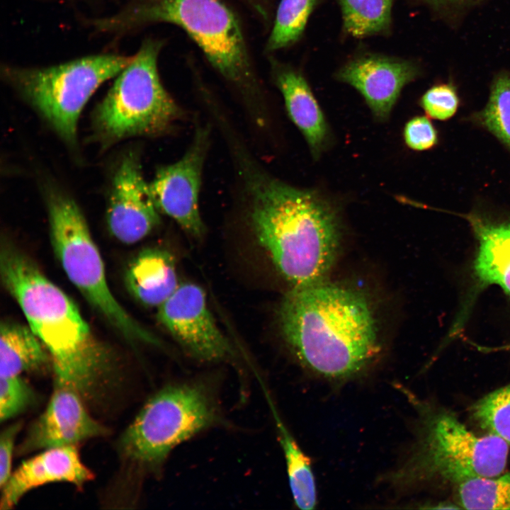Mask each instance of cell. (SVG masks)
Masks as SVG:
<instances>
[{
	"instance_id": "44dd1931",
	"label": "cell",
	"mask_w": 510,
	"mask_h": 510,
	"mask_svg": "<svg viewBox=\"0 0 510 510\" xmlns=\"http://www.w3.org/2000/svg\"><path fill=\"white\" fill-rule=\"evenodd\" d=\"M343 30L356 38L385 35L392 24L393 0H336Z\"/></svg>"
},
{
	"instance_id": "484cf974",
	"label": "cell",
	"mask_w": 510,
	"mask_h": 510,
	"mask_svg": "<svg viewBox=\"0 0 510 510\" xmlns=\"http://www.w3.org/2000/svg\"><path fill=\"white\" fill-rule=\"evenodd\" d=\"M33 388L21 375L0 378V421L23 412L35 402Z\"/></svg>"
},
{
	"instance_id": "ba28073f",
	"label": "cell",
	"mask_w": 510,
	"mask_h": 510,
	"mask_svg": "<svg viewBox=\"0 0 510 510\" xmlns=\"http://www.w3.org/2000/svg\"><path fill=\"white\" fill-rule=\"evenodd\" d=\"M132 58L101 54L47 67L6 65L1 74L64 141L72 144L85 104L99 86L117 76Z\"/></svg>"
},
{
	"instance_id": "8fae6325",
	"label": "cell",
	"mask_w": 510,
	"mask_h": 510,
	"mask_svg": "<svg viewBox=\"0 0 510 510\" xmlns=\"http://www.w3.org/2000/svg\"><path fill=\"white\" fill-rule=\"evenodd\" d=\"M158 308L157 317L176 341L193 358L206 362L233 355L228 340L208 309L198 285L183 283Z\"/></svg>"
},
{
	"instance_id": "9c48e42d",
	"label": "cell",
	"mask_w": 510,
	"mask_h": 510,
	"mask_svg": "<svg viewBox=\"0 0 510 510\" xmlns=\"http://www.w3.org/2000/svg\"><path fill=\"white\" fill-rule=\"evenodd\" d=\"M53 251L72 283L125 337L160 346V341L120 305L108 286L104 264L75 201L58 191L47 200Z\"/></svg>"
},
{
	"instance_id": "30bf717a",
	"label": "cell",
	"mask_w": 510,
	"mask_h": 510,
	"mask_svg": "<svg viewBox=\"0 0 510 510\" xmlns=\"http://www.w3.org/2000/svg\"><path fill=\"white\" fill-rule=\"evenodd\" d=\"M210 137L209 127L198 125L183 155L174 163L159 168L149 183L159 210L196 237L205 232L199 209V194Z\"/></svg>"
},
{
	"instance_id": "d6986e66",
	"label": "cell",
	"mask_w": 510,
	"mask_h": 510,
	"mask_svg": "<svg viewBox=\"0 0 510 510\" xmlns=\"http://www.w3.org/2000/svg\"><path fill=\"white\" fill-rule=\"evenodd\" d=\"M50 356L28 326L4 322L0 327V376L21 375L44 368Z\"/></svg>"
},
{
	"instance_id": "7c38bea8",
	"label": "cell",
	"mask_w": 510,
	"mask_h": 510,
	"mask_svg": "<svg viewBox=\"0 0 510 510\" xmlns=\"http://www.w3.org/2000/svg\"><path fill=\"white\" fill-rule=\"evenodd\" d=\"M107 433L108 429L90 415L79 392L71 385L55 379L54 390L47 408L30 426L17 453L26 455L40 450L76 446Z\"/></svg>"
},
{
	"instance_id": "277c9868",
	"label": "cell",
	"mask_w": 510,
	"mask_h": 510,
	"mask_svg": "<svg viewBox=\"0 0 510 510\" xmlns=\"http://www.w3.org/2000/svg\"><path fill=\"white\" fill-rule=\"evenodd\" d=\"M418 414L416 439L412 451L390 472L385 482L400 492L442 482L456 486L504 472L509 446L488 434L478 436L453 413L421 401L399 385Z\"/></svg>"
},
{
	"instance_id": "4316f807",
	"label": "cell",
	"mask_w": 510,
	"mask_h": 510,
	"mask_svg": "<svg viewBox=\"0 0 510 510\" xmlns=\"http://www.w3.org/2000/svg\"><path fill=\"white\" fill-rule=\"evenodd\" d=\"M459 98L451 84L434 85L420 99V105L431 118L439 120L450 118L458 108Z\"/></svg>"
},
{
	"instance_id": "1f68e13d",
	"label": "cell",
	"mask_w": 510,
	"mask_h": 510,
	"mask_svg": "<svg viewBox=\"0 0 510 510\" xmlns=\"http://www.w3.org/2000/svg\"><path fill=\"white\" fill-rule=\"evenodd\" d=\"M419 509H460V506L455 502L452 503L448 501H442L439 502L424 504Z\"/></svg>"
},
{
	"instance_id": "cb8c5ba5",
	"label": "cell",
	"mask_w": 510,
	"mask_h": 510,
	"mask_svg": "<svg viewBox=\"0 0 510 510\" xmlns=\"http://www.w3.org/2000/svg\"><path fill=\"white\" fill-rule=\"evenodd\" d=\"M477 118L510 149V71H502L494 76L487 103Z\"/></svg>"
},
{
	"instance_id": "f546056e",
	"label": "cell",
	"mask_w": 510,
	"mask_h": 510,
	"mask_svg": "<svg viewBox=\"0 0 510 510\" xmlns=\"http://www.w3.org/2000/svg\"><path fill=\"white\" fill-rule=\"evenodd\" d=\"M426 6L448 21L459 20L472 8L484 0H421Z\"/></svg>"
},
{
	"instance_id": "8992f818",
	"label": "cell",
	"mask_w": 510,
	"mask_h": 510,
	"mask_svg": "<svg viewBox=\"0 0 510 510\" xmlns=\"http://www.w3.org/2000/svg\"><path fill=\"white\" fill-rule=\"evenodd\" d=\"M162 47V40H144L97 106L94 130L105 144L133 136L164 134L181 119V108L159 77L158 58Z\"/></svg>"
},
{
	"instance_id": "5bb4252c",
	"label": "cell",
	"mask_w": 510,
	"mask_h": 510,
	"mask_svg": "<svg viewBox=\"0 0 510 510\" xmlns=\"http://www.w3.org/2000/svg\"><path fill=\"white\" fill-rule=\"evenodd\" d=\"M420 74L413 61L380 54L366 53L351 59L336 72L341 82L355 88L375 117L388 118L402 89Z\"/></svg>"
},
{
	"instance_id": "ac0fdd59",
	"label": "cell",
	"mask_w": 510,
	"mask_h": 510,
	"mask_svg": "<svg viewBox=\"0 0 510 510\" xmlns=\"http://www.w3.org/2000/svg\"><path fill=\"white\" fill-rule=\"evenodd\" d=\"M125 283L142 304L159 307L179 285L174 256L160 249L142 251L128 266Z\"/></svg>"
},
{
	"instance_id": "4dcf8cb0",
	"label": "cell",
	"mask_w": 510,
	"mask_h": 510,
	"mask_svg": "<svg viewBox=\"0 0 510 510\" xmlns=\"http://www.w3.org/2000/svg\"><path fill=\"white\" fill-rule=\"evenodd\" d=\"M251 9H252L256 14H257L262 19H267L268 18V7L264 3V0H242Z\"/></svg>"
},
{
	"instance_id": "f1b7e54d",
	"label": "cell",
	"mask_w": 510,
	"mask_h": 510,
	"mask_svg": "<svg viewBox=\"0 0 510 510\" xmlns=\"http://www.w3.org/2000/svg\"><path fill=\"white\" fill-rule=\"evenodd\" d=\"M22 424L16 422L6 427L0 434V487L9 479L12 471V457L15 441Z\"/></svg>"
},
{
	"instance_id": "83f0119b",
	"label": "cell",
	"mask_w": 510,
	"mask_h": 510,
	"mask_svg": "<svg viewBox=\"0 0 510 510\" xmlns=\"http://www.w3.org/2000/svg\"><path fill=\"white\" fill-rule=\"evenodd\" d=\"M404 139L409 148L424 151L436 144L438 135L434 126L426 117L416 116L406 124Z\"/></svg>"
},
{
	"instance_id": "2e32d148",
	"label": "cell",
	"mask_w": 510,
	"mask_h": 510,
	"mask_svg": "<svg viewBox=\"0 0 510 510\" xmlns=\"http://www.w3.org/2000/svg\"><path fill=\"white\" fill-rule=\"evenodd\" d=\"M94 478L82 463L76 446L48 448L23 461L1 488V510L13 508L29 491L52 482L79 488Z\"/></svg>"
},
{
	"instance_id": "9a60e30c",
	"label": "cell",
	"mask_w": 510,
	"mask_h": 510,
	"mask_svg": "<svg viewBox=\"0 0 510 510\" xmlns=\"http://www.w3.org/2000/svg\"><path fill=\"white\" fill-rule=\"evenodd\" d=\"M476 239L468 298L455 322L462 325L476 295L487 288L499 287L510 299V220H493L466 215Z\"/></svg>"
},
{
	"instance_id": "3957f363",
	"label": "cell",
	"mask_w": 510,
	"mask_h": 510,
	"mask_svg": "<svg viewBox=\"0 0 510 510\" xmlns=\"http://www.w3.org/2000/svg\"><path fill=\"white\" fill-rule=\"evenodd\" d=\"M1 278L28 327L50 354L55 379L73 386L84 401L109 387L112 362L72 300L28 256L2 244Z\"/></svg>"
},
{
	"instance_id": "d4e9b609",
	"label": "cell",
	"mask_w": 510,
	"mask_h": 510,
	"mask_svg": "<svg viewBox=\"0 0 510 510\" xmlns=\"http://www.w3.org/2000/svg\"><path fill=\"white\" fill-rule=\"evenodd\" d=\"M473 419L510 446V383L481 397L470 407Z\"/></svg>"
},
{
	"instance_id": "ffe728a7",
	"label": "cell",
	"mask_w": 510,
	"mask_h": 510,
	"mask_svg": "<svg viewBox=\"0 0 510 510\" xmlns=\"http://www.w3.org/2000/svg\"><path fill=\"white\" fill-rule=\"evenodd\" d=\"M272 408L294 504L300 509H314L317 504V492L311 460Z\"/></svg>"
},
{
	"instance_id": "603a6c76",
	"label": "cell",
	"mask_w": 510,
	"mask_h": 510,
	"mask_svg": "<svg viewBox=\"0 0 510 510\" xmlns=\"http://www.w3.org/2000/svg\"><path fill=\"white\" fill-rule=\"evenodd\" d=\"M319 1L280 0L266 44V51L271 53L299 40Z\"/></svg>"
},
{
	"instance_id": "4fadbf2b",
	"label": "cell",
	"mask_w": 510,
	"mask_h": 510,
	"mask_svg": "<svg viewBox=\"0 0 510 510\" xmlns=\"http://www.w3.org/2000/svg\"><path fill=\"white\" fill-rule=\"evenodd\" d=\"M159 212L139 158L135 153L125 155L113 178L106 213L110 232L123 244L138 242L159 225Z\"/></svg>"
},
{
	"instance_id": "7a4b0ae2",
	"label": "cell",
	"mask_w": 510,
	"mask_h": 510,
	"mask_svg": "<svg viewBox=\"0 0 510 510\" xmlns=\"http://www.w3.org/2000/svg\"><path fill=\"white\" fill-rule=\"evenodd\" d=\"M278 317L283 339L296 359L327 381L361 377L380 353L373 312L356 290L324 282L293 287Z\"/></svg>"
},
{
	"instance_id": "52a82bcc",
	"label": "cell",
	"mask_w": 510,
	"mask_h": 510,
	"mask_svg": "<svg viewBox=\"0 0 510 510\" xmlns=\"http://www.w3.org/2000/svg\"><path fill=\"white\" fill-rule=\"evenodd\" d=\"M214 397L198 382L170 385L145 403L119 441V450L132 464L152 472L164 464L179 443L218 420Z\"/></svg>"
},
{
	"instance_id": "6da1fadb",
	"label": "cell",
	"mask_w": 510,
	"mask_h": 510,
	"mask_svg": "<svg viewBox=\"0 0 510 510\" xmlns=\"http://www.w3.org/2000/svg\"><path fill=\"white\" fill-rule=\"evenodd\" d=\"M231 144L259 244L292 287L323 282L339 250L336 208L318 192L272 176L240 144Z\"/></svg>"
},
{
	"instance_id": "7402d4cb",
	"label": "cell",
	"mask_w": 510,
	"mask_h": 510,
	"mask_svg": "<svg viewBox=\"0 0 510 510\" xmlns=\"http://www.w3.org/2000/svg\"><path fill=\"white\" fill-rule=\"evenodd\" d=\"M455 487L460 509L510 510V472L470 480Z\"/></svg>"
},
{
	"instance_id": "e0dca14e",
	"label": "cell",
	"mask_w": 510,
	"mask_h": 510,
	"mask_svg": "<svg viewBox=\"0 0 510 510\" xmlns=\"http://www.w3.org/2000/svg\"><path fill=\"white\" fill-rule=\"evenodd\" d=\"M273 81L281 93L290 120L305 137L314 159L327 147L329 131L324 114L302 73L270 58Z\"/></svg>"
},
{
	"instance_id": "5b68a950",
	"label": "cell",
	"mask_w": 510,
	"mask_h": 510,
	"mask_svg": "<svg viewBox=\"0 0 510 510\" xmlns=\"http://www.w3.org/2000/svg\"><path fill=\"white\" fill-rule=\"evenodd\" d=\"M159 23L184 30L215 70L244 98L261 96L241 23L222 0H135L113 16L91 21L94 28L103 32Z\"/></svg>"
}]
</instances>
